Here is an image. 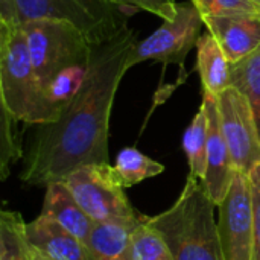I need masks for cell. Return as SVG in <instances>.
I'll return each instance as SVG.
<instances>
[{"label": "cell", "mask_w": 260, "mask_h": 260, "mask_svg": "<svg viewBox=\"0 0 260 260\" xmlns=\"http://www.w3.org/2000/svg\"><path fill=\"white\" fill-rule=\"evenodd\" d=\"M136 46V35L128 26L94 44L82 88L55 122L38 125L24 155L21 181L47 186L62 181L82 165L108 163L111 110L122 78L131 69Z\"/></svg>", "instance_id": "obj_1"}, {"label": "cell", "mask_w": 260, "mask_h": 260, "mask_svg": "<svg viewBox=\"0 0 260 260\" xmlns=\"http://www.w3.org/2000/svg\"><path fill=\"white\" fill-rule=\"evenodd\" d=\"M215 209L203 183L187 177L177 201L146 221L163 236L174 260H224Z\"/></svg>", "instance_id": "obj_2"}, {"label": "cell", "mask_w": 260, "mask_h": 260, "mask_svg": "<svg viewBox=\"0 0 260 260\" xmlns=\"http://www.w3.org/2000/svg\"><path fill=\"white\" fill-rule=\"evenodd\" d=\"M0 99L2 108L27 125L52 123L21 26L0 24Z\"/></svg>", "instance_id": "obj_3"}, {"label": "cell", "mask_w": 260, "mask_h": 260, "mask_svg": "<svg viewBox=\"0 0 260 260\" xmlns=\"http://www.w3.org/2000/svg\"><path fill=\"white\" fill-rule=\"evenodd\" d=\"M20 26L26 35L29 53L43 91L62 70L91 59L94 44L69 23L34 20Z\"/></svg>", "instance_id": "obj_4"}, {"label": "cell", "mask_w": 260, "mask_h": 260, "mask_svg": "<svg viewBox=\"0 0 260 260\" xmlns=\"http://www.w3.org/2000/svg\"><path fill=\"white\" fill-rule=\"evenodd\" d=\"M17 6L20 24L34 20L69 23L91 44L104 43L128 26L119 6L102 0H17Z\"/></svg>", "instance_id": "obj_5"}, {"label": "cell", "mask_w": 260, "mask_h": 260, "mask_svg": "<svg viewBox=\"0 0 260 260\" xmlns=\"http://www.w3.org/2000/svg\"><path fill=\"white\" fill-rule=\"evenodd\" d=\"M62 183L94 224L137 221L142 215L128 201L110 163H90L73 169Z\"/></svg>", "instance_id": "obj_6"}, {"label": "cell", "mask_w": 260, "mask_h": 260, "mask_svg": "<svg viewBox=\"0 0 260 260\" xmlns=\"http://www.w3.org/2000/svg\"><path fill=\"white\" fill-rule=\"evenodd\" d=\"M204 18L198 8L190 3H178L177 14L171 21L139 41L131 55V67L145 61L165 64H183L184 58L201 37Z\"/></svg>", "instance_id": "obj_7"}, {"label": "cell", "mask_w": 260, "mask_h": 260, "mask_svg": "<svg viewBox=\"0 0 260 260\" xmlns=\"http://www.w3.org/2000/svg\"><path fill=\"white\" fill-rule=\"evenodd\" d=\"M218 209L224 260H253V200L248 174L235 171L230 189Z\"/></svg>", "instance_id": "obj_8"}, {"label": "cell", "mask_w": 260, "mask_h": 260, "mask_svg": "<svg viewBox=\"0 0 260 260\" xmlns=\"http://www.w3.org/2000/svg\"><path fill=\"white\" fill-rule=\"evenodd\" d=\"M218 108L235 171L250 174L260 163V133L253 110L233 87L218 96Z\"/></svg>", "instance_id": "obj_9"}, {"label": "cell", "mask_w": 260, "mask_h": 260, "mask_svg": "<svg viewBox=\"0 0 260 260\" xmlns=\"http://www.w3.org/2000/svg\"><path fill=\"white\" fill-rule=\"evenodd\" d=\"M203 104L206 107L209 120L207 134V169L201 181L216 207L224 201L230 184L235 177V166L232 161L230 149L222 131L221 116L218 108V98L203 93Z\"/></svg>", "instance_id": "obj_10"}, {"label": "cell", "mask_w": 260, "mask_h": 260, "mask_svg": "<svg viewBox=\"0 0 260 260\" xmlns=\"http://www.w3.org/2000/svg\"><path fill=\"white\" fill-rule=\"evenodd\" d=\"M203 18L204 26L218 40L232 64L260 47V12L209 15Z\"/></svg>", "instance_id": "obj_11"}, {"label": "cell", "mask_w": 260, "mask_h": 260, "mask_svg": "<svg viewBox=\"0 0 260 260\" xmlns=\"http://www.w3.org/2000/svg\"><path fill=\"white\" fill-rule=\"evenodd\" d=\"M26 235L32 248L50 260H96L85 242L46 215L29 222Z\"/></svg>", "instance_id": "obj_12"}, {"label": "cell", "mask_w": 260, "mask_h": 260, "mask_svg": "<svg viewBox=\"0 0 260 260\" xmlns=\"http://www.w3.org/2000/svg\"><path fill=\"white\" fill-rule=\"evenodd\" d=\"M41 215L52 218L64 230L85 244L94 227L93 219L81 209L62 181H53L46 186Z\"/></svg>", "instance_id": "obj_13"}, {"label": "cell", "mask_w": 260, "mask_h": 260, "mask_svg": "<svg viewBox=\"0 0 260 260\" xmlns=\"http://www.w3.org/2000/svg\"><path fill=\"white\" fill-rule=\"evenodd\" d=\"M230 66L232 62L218 40L209 30L201 34L197 43V67L204 93L218 98L222 91L232 87Z\"/></svg>", "instance_id": "obj_14"}, {"label": "cell", "mask_w": 260, "mask_h": 260, "mask_svg": "<svg viewBox=\"0 0 260 260\" xmlns=\"http://www.w3.org/2000/svg\"><path fill=\"white\" fill-rule=\"evenodd\" d=\"M137 221H116L105 224H94L87 245L96 260H133L131 254V233L140 222Z\"/></svg>", "instance_id": "obj_15"}, {"label": "cell", "mask_w": 260, "mask_h": 260, "mask_svg": "<svg viewBox=\"0 0 260 260\" xmlns=\"http://www.w3.org/2000/svg\"><path fill=\"white\" fill-rule=\"evenodd\" d=\"M26 227L18 212L3 210L0 213V260H37Z\"/></svg>", "instance_id": "obj_16"}, {"label": "cell", "mask_w": 260, "mask_h": 260, "mask_svg": "<svg viewBox=\"0 0 260 260\" xmlns=\"http://www.w3.org/2000/svg\"><path fill=\"white\" fill-rule=\"evenodd\" d=\"M114 177L123 189L133 187L145 180L158 177L165 166L140 152L137 148H123L113 165Z\"/></svg>", "instance_id": "obj_17"}, {"label": "cell", "mask_w": 260, "mask_h": 260, "mask_svg": "<svg viewBox=\"0 0 260 260\" xmlns=\"http://www.w3.org/2000/svg\"><path fill=\"white\" fill-rule=\"evenodd\" d=\"M207 134H209V120L206 107L201 102L198 113L195 114L193 120L187 126L184 136H183V148L187 155L189 177L197 178L200 181L206 177L207 169Z\"/></svg>", "instance_id": "obj_18"}, {"label": "cell", "mask_w": 260, "mask_h": 260, "mask_svg": "<svg viewBox=\"0 0 260 260\" xmlns=\"http://www.w3.org/2000/svg\"><path fill=\"white\" fill-rule=\"evenodd\" d=\"M230 84L248 101L260 133V47L230 66Z\"/></svg>", "instance_id": "obj_19"}, {"label": "cell", "mask_w": 260, "mask_h": 260, "mask_svg": "<svg viewBox=\"0 0 260 260\" xmlns=\"http://www.w3.org/2000/svg\"><path fill=\"white\" fill-rule=\"evenodd\" d=\"M133 260H174L163 236L142 215L131 233Z\"/></svg>", "instance_id": "obj_20"}, {"label": "cell", "mask_w": 260, "mask_h": 260, "mask_svg": "<svg viewBox=\"0 0 260 260\" xmlns=\"http://www.w3.org/2000/svg\"><path fill=\"white\" fill-rule=\"evenodd\" d=\"M17 119L2 108V146H0V175L6 180L9 168L23 158V142L21 134L17 128Z\"/></svg>", "instance_id": "obj_21"}, {"label": "cell", "mask_w": 260, "mask_h": 260, "mask_svg": "<svg viewBox=\"0 0 260 260\" xmlns=\"http://www.w3.org/2000/svg\"><path fill=\"white\" fill-rule=\"evenodd\" d=\"M203 17L227 14H256L260 3L256 0H190Z\"/></svg>", "instance_id": "obj_22"}, {"label": "cell", "mask_w": 260, "mask_h": 260, "mask_svg": "<svg viewBox=\"0 0 260 260\" xmlns=\"http://www.w3.org/2000/svg\"><path fill=\"white\" fill-rule=\"evenodd\" d=\"M102 2L114 6L142 9L157 15L163 21H171L177 14V6H178L175 0H102Z\"/></svg>", "instance_id": "obj_23"}, {"label": "cell", "mask_w": 260, "mask_h": 260, "mask_svg": "<svg viewBox=\"0 0 260 260\" xmlns=\"http://www.w3.org/2000/svg\"><path fill=\"white\" fill-rule=\"evenodd\" d=\"M253 200V260H260V163L248 174Z\"/></svg>", "instance_id": "obj_24"}, {"label": "cell", "mask_w": 260, "mask_h": 260, "mask_svg": "<svg viewBox=\"0 0 260 260\" xmlns=\"http://www.w3.org/2000/svg\"><path fill=\"white\" fill-rule=\"evenodd\" d=\"M0 24L20 26L17 0H0Z\"/></svg>", "instance_id": "obj_25"}, {"label": "cell", "mask_w": 260, "mask_h": 260, "mask_svg": "<svg viewBox=\"0 0 260 260\" xmlns=\"http://www.w3.org/2000/svg\"><path fill=\"white\" fill-rule=\"evenodd\" d=\"M35 254H37V260H50L49 257H46V256H43V254H40L37 251H35Z\"/></svg>", "instance_id": "obj_26"}, {"label": "cell", "mask_w": 260, "mask_h": 260, "mask_svg": "<svg viewBox=\"0 0 260 260\" xmlns=\"http://www.w3.org/2000/svg\"><path fill=\"white\" fill-rule=\"evenodd\" d=\"M256 2H259V3H260V0H256Z\"/></svg>", "instance_id": "obj_27"}]
</instances>
